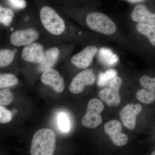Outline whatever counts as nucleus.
Masks as SVG:
<instances>
[{
	"label": "nucleus",
	"instance_id": "20",
	"mask_svg": "<svg viewBox=\"0 0 155 155\" xmlns=\"http://www.w3.org/2000/svg\"><path fill=\"white\" fill-rule=\"evenodd\" d=\"M116 72L115 70H108L105 73L99 74L97 84L100 87H104L110 83L111 80L116 77Z\"/></svg>",
	"mask_w": 155,
	"mask_h": 155
},
{
	"label": "nucleus",
	"instance_id": "13",
	"mask_svg": "<svg viewBox=\"0 0 155 155\" xmlns=\"http://www.w3.org/2000/svg\"><path fill=\"white\" fill-rule=\"evenodd\" d=\"M44 54V48L41 45L33 43L23 48L22 57L27 62L40 64L43 59Z\"/></svg>",
	"mask_w": 155,
	"mask_h": 155
},
{
	"label": "nucleus",
	"instance_id": "21",
	"mask_svg": "<svg viewBox=\"0 0 155 155\" xmlns=\"http://www.w3.org/2000/svg\"><path fill=\"white\" fill-rule=\"evenodd\" d=\"M139 82L143 88L155 92V77L144 75L140 78Z\"/></svg>",
	"mask_w": 155,
	"mask_h": 155
},
{
	"label": "nucleus",
	"instance_id": "16",
	"mask_svg": "<svg viewBox=\"0 0 155 155\" xmlns=\"http://www.w3.org/2000/svg\"><path fill=\"white\" fill-rule=\"evenodd\" d=\"M137 99L143 104H152L155 100V92L143 88L137 92L136 95Z\"/></svg>",
	"mask_w": 155,
	"mask_h": 155
},
{
	"label": "nucleus",
	"instance_id": "12",
	"mask_svg": "<svg viewBox=\"0 0 155 155\" xmlns=\"http://www.w3.org/2000/svg\"><path fill=\"white\" fill-rule=\"evenodd\" d=\"M142 110V107L139 104H128L120 111V119L123 125L128 129L132 130L136 124V117Z\"/></svg>",
	"mask_w": 155,
	"mask_h": 155
},
{
	"label": "nucleus",
	"instance_id": "25",
	"mask_svg": "<svg viewBox=\"0 0 155 155\" xmlns=\"http://www.w3.org/2000/svg\"><path fill=\"white\" fill-rule=\"evenodd\" d=\"M8 2L15 8L24 9L26 6V3L25 0H8Z\"/></svg>",
	"mask_w": 155,
	"mask_h": 155
},
{
	"label": "nucleus",
	"instance_id": "27",
	"mask_svg": "<svg viewBox=\"0 0 155 155\" xmlns=\"http://www.w3.org/2000/svg\"><path fill=\"white\" fill-rule=\"evenodd\" d=\"M151 155H155V150L151 154Z\"/></svg>",
	"mask_w": 155,
	"mask_h": 155
},
{
	"label": "nucleus",
	"instance_id": "2",
	"mask_svg": "<svg viewBox=\"0 0 155 155\" xmlns=\"http://www.w3.org/2000/svg\"><path fill=\"white\" fill-rule=\"evenodd\" d=\"M56 135L48 128H42L33 135L30 150L31 155H52L55 148Z\"/></svg>",
	"mask_w": 155,
	"mask_h": 155
},
{
	"label": "nucleus",
	"instance_id": "4",
	"mask_svg": "<svg viewBox=\"0 0 155 155\" xmlns=\"http://www.w3.org/2000/svg\"><path fill=\"white\" fill-rule=\"evenodd\" d=\"M104 108V104L100 100L97 98L91 100L87 104L86 114L81 120L82 125L87 128H94L101 125L102 118L100 114Z\"/></svg>",
	"mask_w": 155,
	"mask_h": 155
},
{
	"label": "nucleus",
	"instance_id": "26",
	"mask_svg": "<svg viewBox=\"0 0 155 155\" xmlns=\"http://www.w3.org/2000/svg\"><path fill=\"white\" fill-rule=\"evenodd\" d=\"M127 2L132 4H139L143 2L145 0H126Z\"/></svg>",
	"mask_w": 155,
	"mask_h": 155
},
{
	"label": "nucleus",
	"instance_id": "6",
	"mask_svg": "<svg viewBox=\"0 0 155 155\" xmlns=\"http://www.w3.org/2000/svg\"><path fill=\"white\" fill-rule=\"evenodd\" d=\"M95 81V76L93 70L84 69L73 78L69 85V91L74 94L80 93L83 91L85 86L93 85Z\"/></svg>",
	"mask_w": 155,
	"mask_h": 155
},
{
	"label": "nucleus",
	"instance_id": "24",
	"mask_svg": "<svg viewBox=\"0 0 155 155\" xmlns=\"http://www.w3.org/2000/svg\"><path fill=\"white\" fill-rule=\"evenodd\" d=\"M12 114L10 111L6 110L2 105L0 107V122L5 124L12 120Z\"/></svg>",
	"mask_w": 155,
	"mask_h": 155
},
{
	"label": "nucleus",
	"instance_id": "17",
	"mask_svg": "<svg viewBox=\"0 0 155 155\" xmlns=\"http://www.w3.org/2000/svg\"><path fill=\"white\" fill-rule=\"evenodd\" d=\"M15 57L13 51L9 49L1 50L0 51V67L1 68L9 66Z\"/></svg>",
	"mask_w": 155,
	"mask_h": 155
},
{
	"label": "nucleus",
	"instance_id": "19",
	"mask_svg": "<svg viewBox=\"0 0 155 155\" xmlns=\"http://www.w3.org/2000/svg\"><path fill=\"white\" fill-rule=\"evenodd\" d=\"M14 13L12 10L1 6L0 7V22L5 26H9L12 22Z\"/></svg>",
	"mask_w": 155,
	"mask_h": 155
},
{
	"label": "nucleus",
	"instance_id": "3",
	"mask_svg": "<svg viewBox=\"0 0 155 155\" xmlns=\"http://www.w3.org/2000/svg\"><path fill=\"white\" fill-rule=\"evenodd\" d=\"M40 18L44 27L52 34L60 35L65 30L64 20L51 7H43L40 11Z\"/></svg>",
	"mask_w": 155,
	"mask_h": 155
},
{
	"label": "nucleus",
	"instance_id": "18",
	"mask_svg": "<svg viewBox=\"0 0 155 155\" xmlns=\"http://www.w3.org/2000/svg\"><path fill=\"white\" fill-rule=\"evenodd\" d=\"M18 83V79L13 74L7 73L0 75V87L1 88L14 86Z\"/></svg>",
	"mask_w": 155,
	"mask_h": 155
},
{
	"label": "nucleus",
	"instance_id": "23",
	"mask_svg": "<svg viewBox=\"0 0 155 155\" xmlns=\"http://www.w3.org/2000/svg\"><path fill=\"white\" fill-rule=\"evenodd\" d=\"M58 123L62 131L67 132L70 129V122L68 116L64 113H61L58 116Z\"/></svg>",
	"mask_w": 155,
	"mask_h": 155
},
{
	"label": "nucleus",
	"instance_id": "10",
	"mask_svg": "<svg viewBox=\"0 0 155 155\" xmlns=\"http://www.w3.org/2000/svg\"><path fill=\"white\" fill-rule=\"evenodd\" d=\"M41 81L44 84L51 86L57 92L64 91L65 87L64 78L55 69L49 68L44 71Z\"/></svg>",
	"mask_w": 155,
	"mask_h": 155
},
{
	"label": "nucleus",
	"instance_id": "1",
	"mask_svg": "<svg viewBox=\"0 0 155 155\" xmlns=\"http://www.w3.org/2000/svg\"><path fill=\"white\" fill-rule=\"evenodd\" d=\"M86 25L90 29L121 43L125 46H130V42L125 37L116 22L107 14L100 12L89 13L85 18Z\"/></svg>",
	"mask_w": 155,
	"mask_h": 155
},
{
	"label": "nucleus",
	"instance_id": "8",
	"mask_svg": "<svg viewBox=\"0 0 155 155\" xmlns=\"http://www.w3.org/2000/svg\"><path fill=\"white\" fill-rule=\"evenodd\" d=\"M98 50L95 46H87L72 57L71 63L78 69H86L91 64Z\"/></svg>",
	"mask_w": 155,
	"mask_h": 155
},
{
	"label": "nucleus",
	"instance_id": "15",
	"mask_svg": "<svg viewBox=\"0 0 155 155\" xmlns=\"http://www.w3.org/2000/svg\"><path fill=\"white\" fill-rule=\"evenodd\" d=\"M137 35L147 38L150 44L155 47V25L143 23H134Z\"/></svg>",
	"mask_w": 155,
	"mask_h": 155
},
{
	"label": "nucleus",
	"instance_id": "9",
	"mask_svg": "<svg viewBox=\"0 0 155 155\" xmlns=\"http://www.w3.org/2000/svg\"><path fill=\"white\" fill-rule=\"evenodd\" d=\"M38 37L39 34L35 29L28 28L14 31L11 34L10 40L12 45L21 47L33 43Z\"/></svg>",
	"mask_w": 155,
	"mask_h": 155
},
{
	"label": "nucleus",
	"instance_id": "22",
	"mask_svg": "<svg viewBox=\"0 0 155 155\" xmlns=\"http://www.w3.org/2000/svg\"><path fill=\"white\" fill-rule=\"evenodd\" d=\"M14 100L13 94L8 88L2 90L0 91V104L8 105L10 104Z\"/></svg>",
	"mask_w": 155,
	"mask_h": 155
},
{
	"label": "nucleus",
	"instance_id": "5",
	"mask_svg": "<svg viewBox=\"0 0 155 155\" xmlns=\"http://www.w3.org/2000/svg\"><path fill=\"white\" fill-rule=\"evenodd\" d=\"M122 83V78L116 76L109 84V87L100 91L98 94L99 96L107 105L114 107L120 104L121 99L119 91Z\"/></svg>",
	"mask_w": 155,
	"mask_h": 155
},
{
	"label": "nucleus",
	"instance_id": "11",
	"mask_svg": "<svg viewBox=\"0 0 155 155\" xmlns=\"http://www.w3.org/2000/svg\"><path fill=\"white\" fill-rule=\"evenodd\" d=\"M133 23H143L155 25V14L149 11L145 5L138 4L132 9L130 15Z\"/></svg>",
	"mask_w": 155,
	"mask_h": 155
},
{
	"label": "nucleus",
	"instance_id": "14",
	"mask_svg": "<svg viewBox=\"0 0 155 155\" xmlns=\"http://www.w3.org/2000/svg\"><path fill=\"white\" fill-rule=\"evenodd\" d=\"M59 55L60 51L58 48L53 47L47 50L45 52L43 59L39 64L38 70L42 72L47 69L52 68L58 61Z\"/></svg>",
	"mask_w": 155,
	"mask_h": 155
},
{
	"label": "nucleus",
	"instance_id": "7",
	"mask_svg": "<svg viewBox=\"0 0 155 155\" xmlns=\"http://www.w3.org/2000/svg\"><path fill=\"white\" fill-rule=\"evenodd\" d=\"M104 130L115 145L122 147L127 144L128 137L122 132V125L119 121L113 120L107 122L104 125Z\"/></svg>",
	"mask_w": 155,
	"mask_h": 155
}]
</instances>
